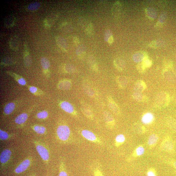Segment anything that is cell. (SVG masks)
<instances>
[{"label": "cell", "instance_id": "obj_1", "mask_svg": "<svg viewBox=\"0 0 176 176\" xmlns=\"http://www.w3.org/2000/svg\"><path fill=\"white\" fill-rule=\"evenodd\" d=\"M57 138L62 142L68 141L71 136V132L69 128L66 125H62L59 126L57 130Z\"/></svg>", "mask_w": 176, "mask_h": 176}, {"label": "cell", "instance_id": "obj_2", "mask_svg": "<svg viewBox=\"0 0 176 176\" xmlns=\"http://www.w3.org/2000/svg\"><path fill=\"white\" fill-rule=\"evenodd\" d=\"M162 150L172 153L174 151V144L170 136L166 135L163 139L160 145Z\"/></svg>", "mask_w": 176, "mask_h": 176}, {"label": "cell", "instance_id": "obj_3", "mask_svg": "<svg viewBox=\"0 0 176 176\" xmlns=\"http://www.w3.org/2000/svg\"><path fill=\"white\" fill-rule=\"evenodd\" d=\"M35 144L37 151L42 159L45 162H48L50 158L48 150L43 145L38 142H35Z\"/></svg>", "mask_w": 176, "mask_h": 176}, {"label": "cell", "instance_id": "obj_4", "mask_svg": "<svg viewBox=\"0 0 176 176\" xmlns=\"http://www.w3.org/2000/svg\"><path fill=\"white\" fill-rule=\"evenodd\" d=\"M169 101V97L166 93H160L156 97V104L159 107L162 108L166 106Z\"/></svg>", "mask_w": 176, "mask_h": 176}, {"label": "cell", "instance_id": "obj_5", "mask_svg": "<svg viewBox=\"0 0 176 176\" xmlns=\"http://www.w3.org/2000/svg\"><path fill=\"white\" fill-rule=\"evenodd\" d=\"M13 152L9 149H6L2 151L0 155V162L2 165L8 163L11 158Z\"/></svg>", "mask_w": 176, "mask_h": 176}, {"label": "cell", "instance_id": "obj_6", "mask_svg": "<svg viewBox=\"0 0 176 176\" xmlns=\"http://www.w3.org/2000/svg\"><path fill=\"white\" fill-rule=\"evenodd\" d=\"M31 161V159L29 158L23 160L15 168V173L20 174L25 171L30 166Z\"/></svg>", "mask_w": 176, "mask_h": 176}, {"label": "cell", "instance_id": "obj_7", "mask_svg": "<svg viewBox=\"0 0 176 176\" xmlns=\"http://www.w3.org/2000/svg\"><path fill=\"white\" fill-rule=\"evenodd\" d=\"M145 152V148L143 144H140L137 146L133 151L130 156L129 160H134L143 155Z\"/></svg>", "mask_w": 176, "mask_h": 176}, {"label": "cell", "instance_id": "obj_8", "mask_svg": "<svg viewBox=\"0 0 176 176\" xmlns=\"http://www.w3.org/2000/svg\"><path fill=\"white\" fill-rule=\"evenodd\" d=\"M81 134L85 139L91 142L95 143H101L97 136L91 131L84 130L82 131Z\"/></svg>", "mask_w": 176, "mask_h": 176}, {"label": "cell", "instance_id": "obj_9", "mask_svg": "<svg viewBox=\"0 0 176 176\" xmlns=\"http://www.w3.org/2000/svg\"><path fill=\"white\" fill-rule=\"evenodd\" d=\"M159 140V137L156 134H152L149 137L147 140V144L149 148L152 149L157 144Z\"/></svg>", "mask_w": 176, "mask_h": 176}, {"label": "cell", "instance_id": "obj_10", "mask_svg": "<svg viewBox=\"0 0 176 176\" xmlns=\"http://www.w3.org/2000/svg\"><path fill=\"white\" fill-rule=\"evenodd\" d=\"M104 117L105 122L108 126L111 128L114 126L115 120L110 113L105 112L104 113Z\"/></svg>", "mask_w": 176, "mask_h": 176}, {"label": "cell", "instance_id": "obj_11", "mask_svg": "<svg viewBox=\"0 0 176 176\" xmlns=\"http://www.w3.org/2000/svg\"><path fill=\"white\" fill-rule=\"evenodd\" d=\"M133 128L135 132L139 135L144 134L146 131V128L143 125L138 123H135Z\"/></svg>", "mask_w": 176, "mask_h": 176}, {"label": "cell", "instance_id": "obj_12", "mask_svg": "<svg viewBox=\"0 0 176 176\" xmlns=\"http://www.w3.org/2000/svg\"><path fill=\"white\" fill-rule=\"evenodd\" d=\"M147 55L143 52H140L135 54L133 57V60L135 62L138 63L146 59Z\"/></svg>", "mask_w": 176, "mask_h": 176}, {"label": "cell", "instance_id": "obj_13", "mask_svg": "<svg viewBox=\"0 0 176 176\" xmlns=\"http://www.w3.org/2000/svg\"><path fill=\"white\" fill-rule=\"evenodd\" d=\"M60 106L62 109L66 112L72 113L74 111L73 106L68 102H63L61 104Z\"/></svg>", "mask_w": 176, "mask_h": 176}, {"label": "cell", "instance_id": "obj_14", "mask_svg": "<svg viewBox=\"0 0 176 176\" xmlns=\"http://www.w3.org/2000/svg\"><path fill=\"white\" fill-rule=\"evenodd\" d=\"M146 88V85L142 81H139L135 85L134 90L136 92L140 93Z\"/></svg>", "mask_w": 176, "mask_h": 176}, {"label": "cell", "instance_id": "obj_15", "mask_svg": "<svg viewBox=\"0 0 176 176\" xmlns=\"http://www.w3.org/2000/svg\"><path fill=\"white\" fill-rule=\"evenodd\" d=\"M27 118H28V115L26 113H23L18 116L15 119V122L18 124H23L26 122Z\"/></svg>", "mask_w": 176, "mask_h": 176}, {"label": "cell", "instance_id": "obj_16", "mask_svg": "<svg viewBox=\"0 0 176 176\" xmlns=\"http://www.w3.org/2000/svg\"><path fill=\"white\" fill-rule=\"evenodd\" d=\"M126 140V137L124 135L120 134L117 135L115 138V145L118 147L124 144Z\"/></svg>", "mask_w": 176, "mask_h": 176}, {"label": "cell", "instance_id": "obj_17", "mask_svg": "<svg viewBox=\"0 0 176 176\" xmlns=\"http://www.w3.org/2000/svg\"><path fill=\"white\" fill-rule=\"evenodd\" d=\"M146 13L147 16L151 19H155L157 16V12L153 8H148L146 10Z\"/></svg>", "mask_w": 176, "mask_h": 176}, {"label": "cell", "instance_id": "obj_18", "mask_svg": "<svg viewBox=\"0 0 176 176\" xmlns=\"http://www.w3.org/2000/svg\"><path fill=\"white\" fill-rule=\"evenodd\" d=\"M167 123L169 127L172 131L176 132V120L172 118L169 117L167 120Z\"/></svg>", "mask_w": 176, "mask_h": 176}, {"label": "cell", "instance_id": "obj_19", "mask_svg": "<svg viewBox=\"0 0 176 176\" xmlns=\"http://www.w3.org/2000/svg\"><path fill=\"white\" fill-rule=\"evenodd\" d=\"M154 119V117L151 113H148L145 114L143 117L142 120L146 124L151 123Z\"/></svg>", "mask_w": 176, "mask_h": 176}, {"label": "cell", "instance_id": "obj_20", "mask_svg": "<svg viewBox=\"0 0 176 176\" xmlns=\"http://www.w3.org/2000/svg\"><path fill=\"white\" fill-rule=\"evenodd\" d=\"M15 107V104L13 103L8 104L4 109V112L6 115H10L14 111Z\"/></svg>", "mask_w": 176, "mask_h": 176}, {"label": "cell", "instance_id": "obj_21", "mask_svg": "<svg viewBox=\"0 0 176 176\" xmlns=\"http://www.w3.org/2000/svg\"><path fill=\"white\" fill-rule=\"evenodd\" d=\"M109 107L111 110L115 114L119 115L120 113L119 108L116 104L114 102L111 101L108 104Z\"/></svg>", "mask_w": 176, "mask_h": 176}, {"label": "cell", "instance_id": "obj_22", "mask_svg": "<svg viewBox=\"0 0 176 176\" xmlns=\"http://www.w3.org/2000/svg\"><path fill=\"white\" fill-rule=\"evenodd\" d=\"M33 130L37 134L40 135L45 134L46 131L45 127L38 125H35L34 127Z\"/></svg>", "mask_w": 176, "mask_h": 176}, {"label": "cell", "instance_id": "obj_23", "mask_svg": "<svg viewBox=\"0 0 176 176\" xmlns=\"http://www.w3.org/2000/svg\"><path fill=\"white\" fill-rule=\"evenodd\" d=\"M13 135L10 134L7 132L0 130V139L1 140H6L12 138Z\"/></svg>", "mask_w": 176, "mask_h": 176}, {"label": "cell", "instance_id": "obj_24", "mask_svg": "<svg viewBox=\"0 0 176 176\" xmlns=\"http://www.w3.org/2000/svg\"><path fill=\"white\" fill-rule=\"evenodd\" d=\"M41 62L43 69H47L49 68L50 63L48 58L45 57L42 58L41 60Z\"/></svg>", "mask_w": 176, "mask_h": 176}, {"label": "cell", "instance_id": "obj_25", "mask_svg": "<svg viewBox=\"0 0 176 176\" xmlns=\"http://www.w3.org/2000/svg\"><path fill=\"white\" fill-rule=\"evenodd\" d=\"M41 4L38 2L31 3L28 7V9L30 10L34 11L38 10L40 8Z\"/></svg>", "mask_w": 176, "mask_h": 176}, {"label": "cell", "instance_id": "obj_26", "mask_svg": "<svg viewBox=\"0 0 176 176\" xmlns=\"http://www.w3.org/2000/svg\"><path fill=\"white\" fill-rule=\"evenodd\" d=\"M57 44L60 48L65 49L66 48V43L64 39L61 37H58L57 39Z\"/></svg>", "mask_w": 176, "mask_h": 176}, {"label": "cell", "instance_id": "obj_27", "mask_svg": "<svg viewBox=\"0 0 176 176\" xmlns=\"http://www.w3.org/2000/svg\"><path fill=\"white\" fill-rule=\"evenodd\" d=\"M105 39L109 44H111L113 41V38L111 31L110 30H108L105 34Z\"/></svg>", "mask_w": 176, "mask_h": 176}, {"label": "cell", "instance_id": "obj_28", "mask_svg": "<svg viewBox=\"0 0 176 176\" xmlns=\"http://www.w3.org/2000/svg\"><path fill=\"white\" fill-rule=\"evenodd\" d=\"M115 64L117 68L121 70L124 67L125 63L124 61L121 60H117L115 61Z\"/></svg>", "mask_w": 176, "mask_h": 176}, {"label": "cell", "instance_id": "obj_29", "mask_svg": "<svg viewBox=\"0 0 176 176\" xmlns=\"http://www.w3.org/2000/svg\"><path fill=\"white\" fill-rule=\"evenodd\" d=\"M147 176H157V173L154 168H148L147 172Z\"/></svg>", "mask_w": 176, "mask_h": 176}, {"label": "cell", "instance_id": "obj_30", "mask_svg": "<svg viewBox=\"0 0 176 176\" xmlns=\"http://www.w3.org/2000/svg\"><path fill=\"white\" fill-rule=\"evenodd\" d=\"M48 113L46 111H43L38 113L37 115V118L40 119H44L48 116Z\"/></svg>", "mask_w": 176, "mask_h": 176}, {"label": "cell", "instance_id": "obj_31", "mask_svg": "<svg viewBox=\"0 0 176 176\" xmlns=\"http://www.w3.org/2000/svg\"><path fill=\"white\" fill-rule=\"evenodd\" d=\"M133 96L134 99L137 101H141L143 100V96L140 93H134L133 94Z\"/></svg>", "mask_w": 176, "mask_h": 176}, {"label": "cell", "instance_id": "obj_32", "mask_svg": "<svg viewBox=\"0 0 176 176\" xmlns=\"http://www.w3.org/2000/svg\"><path fill=\"white\" fill-rule=\"evenodd\" d=\"M165 162L176 170V159H167Z\"/></svg>", "mask_w": 176, "mask_h": 176}, {"label": "cell", "instance_id": "obj_33", "mask_svg": "<svg viewBox=\"0 0 176 176\" xmlns=\"http://www.w3.org/2000/svg\"><path fill=\"white\" fill-rule=\"evenodd\" d=\"M64 165L63 163L62 162L61 164V171L60 172L59 176H68L67 173L64 170Z\"/></svg>", "mask_w": 176, "mask_h": 176}, {"label": "cell", "instance_id": "obj_34", "mask_svg": "<svg viewBox=\"0 0 176 176\" xmlns=\"http://www.w3.org/2000/svg\"><path fill=\"white\" fill-rule=\"evenodd\" d=\"M143 65L145 68L150 67L152 64L151 61L150 60L146 59L142 63Z\"/></svg>", "mask_w": 176, "mask_h": 176}, {"label": "cell", "instance_id": "obj_35", "mask_svg": "<svg viewBox=\"0 0 176 176\" xmlns=\"http://www.w3.org/2000/svg\"><path fill=\"white\" fill-rule=\"evenodd\" d=\"M165 15L164 14H161L160 15L159 18V20L158 23L159 24L162 25V23H164L165 22Z\"/></svg>", "mask_w": 176, "mask_h": 176}, {"label": "cell", "instance_id": "obj_36", "mask_svg": "<svg viewBox=\"0 0 176 176\" xmlns=\"http://www.w3.org/2000/svg\"><path fill=\"white\" fill-rule=\"evenodd\" d=\"M61 85H63L61 86V89H67L70 88V84L69 82L67 81L62 82Z\"/></svg>", "mask_w": 176, "mask_h": 176}, {"label": "cell", "instance_id": "obj_37", "mask_svg": "<svg viewBox=\"0 0 176 176\" xmlns=\"http://www.w3.org/2000/svg\"><path fill=\"white\" fill-rule=\"evenodd\" d=\"M83 111L86 116L89 117H91L92 116V113L91 110L88 108V109H86L85 108L84 109Z\"/></svg>", "mask_w": 176, "mask_h": 176}, {"label": "cell", "instance_id": "obj_38", "mask_svg": "<svg viewBox=\"0 0 176 176\" xmlns=\"http://www.w3.org/2000/svg\"><path fill=\"white\" fill-rule=\"evenodd\" d=\"M94 176H103L101 171L99 169H96L94 171Z\"/></svg>", "mask_w": 176, "mask_h": 176}, {"label": "cell", "instance_id": "obj_39", "mask_svg": "<svg viewBox=\"0 0 176 176\" xmlns=\"http://www.w3.org/2000/svg\"><path fill=\"white\" fill-rule=\"evenodd\" d=\"M18 82L21 85H25L26 84V81L23 78H21V79H19L18 81Z\"/></svg>", "mask_w": 176, "mask_h": 176}, {"label": "cell", "instance_id": "obj_40", "mask_svg": "<svg viewBox=\"0 0 176 176\" xmlns=\"http://www.w3.org/2000/svg\"><path fill=\"white\" fill-rule=\"evenodd\" d=\"M37 88L35 87H31L29 88V91H30L33 93H34L36 92L37 91Z\"/></svg>", "mask_w": 176, "mask_h": 176}]
</instances>
